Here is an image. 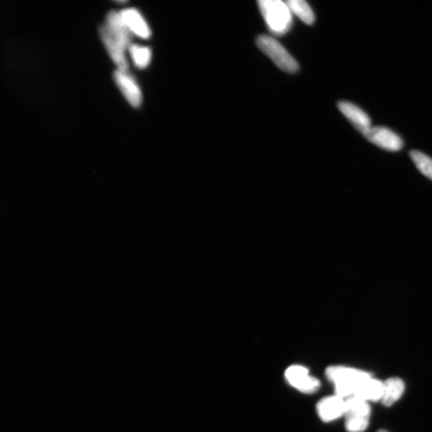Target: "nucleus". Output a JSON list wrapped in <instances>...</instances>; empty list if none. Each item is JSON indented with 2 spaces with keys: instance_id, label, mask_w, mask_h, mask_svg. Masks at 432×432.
I'll list each match as a JSON object with an SVG mask.
<instances>
[{
  "instance_id": "nucleus-1",
  "label": "nucleus",
  "mask_w": 432,
  "mask_h": 432,
  "mask_svg": "<svg viewBox=\"0 0 432 432\" xmlns=\"http://www.w3.org/2000/svg\"><path fill=\"white\" fill-rule=\"evenodd\" d=\"M326 376L334 384L336 395L343 399L355 395L360 384L372 376L369 372L344 366L328 368Z\"/></svg>"
},
{
  "instance_id": "nucleus-2",
  "label": "nucleus",
  "mask_w": 432,
  "mask_h": 432,
  "mask_svg": "<svg viewBox=\"0 0 432 432\" xmlns=\"http://www.w3.org/2000/svg\"><path fill=\"white\" fill-rule=\"evenodd\" d=\"M261 14L272 33L283 35L292 27V13L287 2L282 0H260L258 2Z\"/></svg>"
},
{
  "instance_id": "nucleus-3",
  "label": "nucleus",
  "mask_w": 432,
  "mask_h": 432,
  "mask_svg": "<svg viewBox=\"0 0 432 432\" xmlns=\"http://www.w3.org/2000/svg\"><path fill=\"white\" fill-rule=\"evenodd\" d=\"M256 44L282 71L287 73H296L299 71L296 60L275 39L268 35H260L256 40Z\"/></svg>"
},
{
  "instance_id": "nucleus-4",
  "label": "nucleus",
  "mask_w": 432,
  "mask_h": 432,
  "mask_svg": "<svg viewBox=\"0 0 432 432\" xmlns=\"http://www.w3.org/2000/svg\"><path fill=\"white\" fill-rule=\"evenodd\" d=\"M371 406L368 402L352 396L346 400L345 427L349 432H363L368 428Z\"/></svg>"
},
{
  "instance_id": "nucleus-5",
  "label": "nucleus",
  "mask_w": 432,
  "mask_h": 432,
  "mask_svg": "<svg viewBox=\"0 0 432 432\" xmlns=\"http://www.w3.org/2000/svg\"><path fill=\"white\" fill-rule=\"evenodd\" d=\"M285 377L292 387L304 393H313L320 386V381L311 376L309 371L303 366H291L287 369Z\"/></svg>"
},
{
  "instance_id": "nucleus-6",
  "label": "nucleus",
  "mask_w": 432,
  "mask_h": 432,
  "mask_svg": "<svg viewBox=\"0 0 432 432\" xmlns=\"http://www.w3.org/2000/svg\"><path fill=\"white\" fill-rule=\"evenodd\" d=\"M364 136L375 145L389 152H398L404 146L401 138L387 128L371 127Z\"/></svg>"
},
{
  "instance_id": "nucleus-7",
  "label": "nucleus",
  "mask_w": 432,
  "mask_h": 432,
  "mask_svg": "<svg viewBox=\"0 0 432 432\" xmlns=\"http://www.w3.org/2000/svg\"><path fill=\"white\" fill-rule=\"evenodd\" d=\"M346 400L338 395L323 398L317 404V413L323 422H331L344 416Z\"/></svg>"
},
{
  "instance_id": "nucleus-8",
  "label": "nucleus",
  "mask_w": 432,
  "mask_h": 432,
  "mask_svg": "<svg viewBox=\"0 0 432 432\" xmlns=\"http://www.w3.org/2000/svg\"><path fill=\"white\" fill-rule=\"evenodd\" d=\"M100 35L108 53H109L114 63L116 64L118 70L127 72L128 65L124 56L125 49L119 44V42L114 37L106 24L100 27Z\"/></svg>"
},
{
  "instance_id": "nucleus-9",
  "label": "nucleus",
  "mask_w": 432,
  "mask_h": 432,
  "mask_svg": "<svg viewBox=\"0 0 432 432\" xmlns=\"http://www.w3.org/2000/svg\"><path fill=\"white\" fill-rule=\"evenodd\" d=\"M114 80H115L120 91L127 99L128 103L132 107H139L142 101V95L133 78L129 76L127 72L117 70L114 72Z\"/></svg>"
},
{
  "instance_id": "nucleus-10",
  "label": "nucleus",
  "mask_w": 432,
  "mask_h": 432,
  "mask_svg": "<svg viewBox=\"0 0 432 432\" xmlns=\"http://www.w3.org/2000/svg\"><path fill=\"white\" fill-rule=\"evenodd\" d=\"M338 107L354 127L363 135L371 128V120L361 108L347 101L339 102Z\"/></svg>"
},
{
  "instance_id": "nucleus-11",
  "label": "nucleus",
  "mask_w": 432,
  "mask_h": 432,
  "mask_svg": "<svg viewBox=\"0 0 432 432\" xmlns=\"http://www.w3.org/2000/svg\"><path fill=\"white\" fill-rule=\"evenodd\" d=\"M106 25L112 35L115 37L124 49L131 47V31L121 15L115 11H112L107 16Z\"/></svg>"
},
{
  "instance_id": "nucleus-12",
  "label": "nucleus",
  "mask_w": 432,
  "mask_h": 432,
  "mask_svg": "<svg viewBox=\"0 0 432 432\" xmlns=\"http://www.w3.org/2000/svg\"><path fill=\"white\" fill-rule=\"evenodd\" d=\"M119 13L131 32L144 39L151 35V30L139 11L134 8H128L120 11Z\"/></svg>"
},
{
  "instance_id": "nucleus-13",
  "label": "nucleus",
  "mask_w": 432,
  "mask_h": 432,
  "mask_svg": "<svg viewBox=\"0 0 432 432\" xmlns=\"http://www.w3.org/2000/svg\"><path fill=\"white\" fill-rule=\"evenodd\" d=\"M405 384L397 377L389 378L383 382V393L381 400L382 404L385 407L392 406L403 395Z\"/></svg>"
},
{
  "instance_id": "nucleus-14",
  "label": "nucleus",
  "mask_w": 432,
  "mask_h": 432,
  "mask_svg": "<svg viewBox=\"0 0 432 432\" xmlns=\"http://www.w3.org/2000/svg\"><path fill=\"white\" fill-rule=\"evenodd\" d=\"M383 393V383L370 377L364 381L357 389L356 397L365 401H381Z\"/></svg>"
},
{
  "instance_id": "nucleus-15",
  "label": "nucleus",
  "mask_w": 432,
  "mask_h": 432,
  "mask_svg": "<svg viewBox=\"0 0 432 432\" xmlns=\"http://www.w3.org/2000/svg\"><path fill=\"white\" fill-rule=\"evenodd\" d=\"M286 2L292 15L296 16L299 20L308 25H311L315 22L314 12L304 0H288Z\"/></svg>"
},
{
  "instance_id": "nucleus-16",
  "label": "nucleus",
  "mask_w": 432,
  "mask_h": 432,
  "mask_svg": "<svg viewBox=\"0 0 432 432\" xmlns=\"http://www.w3.org/2000/svg\"><path fill=\"white\" fill-rule=\"evenodd\" d=\"M410 156L418 170L426 177L432 180V159L419 151H412Z\"/></svg>"
},
{
  "instance_id": "nucleus-17",
  "label": "nucleus",
  "mask_w": 432,
  "mask_h": 432,
  "mask_svg": "<svg viewBox=\"0 0 432 432\" xmlns=\"http://www.w3.org/2000/svg\"><path fill=\"white\" fill-rule=\"evenodd\" d=\"M129 51L132 59H133L138 68H144L147 67L152 57L151 50L148 47L131 45Z\"/></svg>"
},
{
  "instance_id": "nucleus-18",
  "label": "nucleus",
  "mask_w": 432,
  "mask_h": 432,
  "mask_svg": "<svg viewBox=\"0 0 432 432\" xmlns=\"http://www.w3.org/2000/svg\"><path fill=\"white\" fill-rule=\"evenodd\" d=\"M377 432H389V431L382 429V430L378 431Z\"/></svg>"
}]
</instances>
